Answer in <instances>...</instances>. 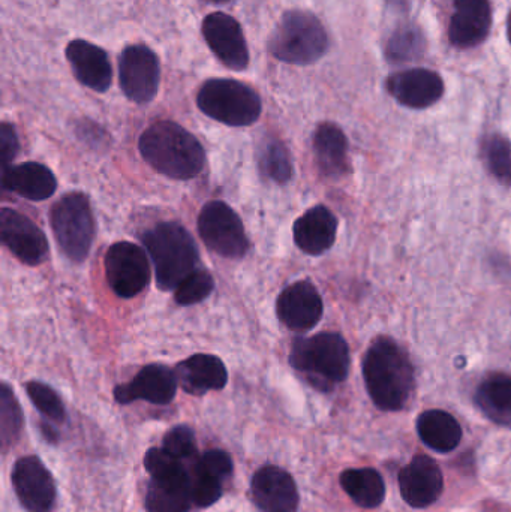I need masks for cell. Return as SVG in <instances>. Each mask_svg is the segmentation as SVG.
Listing matches in <instances>:
<instances>
[{"mask_svg":"<svg viewBox=\"0 0 511 512\" xmlns=\"http://www.w3.org/2000/svg\"><path fill=\"white\" fill-rule=\"evenodd\" d=\"M290 363L318 390H332L347 379L350 348L341 334L320 333L308 339H296L291 346Z\"/></svg>","mask_w":511,"mask_h":512,"instance_id":"4","label":"cell"},{"mask_svg":"<svg viewBox=\"0 0 511 512\" xmlns=\"http://www.w3.org/2000/svg\"><path fill=\"white\" fill-rule=\"evenodd\" d=\"M366 388L383 411H401L414 387V369L404 349L389 337L369 346L363 361Z\"/></svg>","mask_w":511,"mask_h":512,"instance_id":"1","label":"cell"},{"mask_svg":"<svg viewBox=\"0 0 511 512\" xmlns=\"http://www.w3.org/2000/svg\"><path fill=\"white\" fill-rule=\"evenodd\" d=\"M54 239L71 261L83 262L95 239V221L89 198L72 192L60 198L50 213Z\"/></svg>","mask_w":511,"mask_h":512,"instance_id":"7","label":"cell"},{"mask_svg":"<svg viewBox=\"0 0 511 512\" xmlns=\"http://www.w3.org/2000/svg\"><path fill=\"white\" fill-rule=\"evenodd\" d=\"M164 448L177 459H191L197 454L194 432L191 427L177 426L165 435Z\"/></svg>","mask_w":511,"mask_h":512,"instance_id":"38","label":"cell"},{"mask_svg":"<svg viewBox=\"0 0 511 512\" xmlns=\"http://www.w3.org/2000/svg\"><path fill=\"white\" fill-rule=\"evenodd\" d=\"M420 439L437 453L447 454L462 441V427L449 412L426 411L417 420Z\"/></svg>","mask_w":511,"mask_h":512,"instance_id":"25","label":"cell"},{"mask_svg":"<svg viewBox=\"0 0 511 512\" xmlns=\"http://www.w3.org/2000/svg\"><path fill=\"white\" fill-rule=\"evenodd\" d=\"M0 236L3 245L24 264H42L47 259L48 242L41 228L26 215L5 207L0 213Z\"/></svg>","mask_w":511,"mask_h":512,"instance_id":"13","label":"cell"},{"mask_svg":"<svg viewBox=\"0 0 511 512\" xmlns=\"http://www.w3.org/2000/svg\"><path fill=\"white\" fill-rule=\"evenodd\" d=\"M293 233L294 242L300 251L318 256L335 245L338 219L327 207H312L297 219Z\"/></svg>","mask_w":511,"mask_h":512,"instance_id":"21","label":"cell"},{"mask_svg":"<svg viewBox=\"0 0 511 512\" xmlns=\"http://www.w3.org/2000/svg\"><path fill=\"white\" fill-rule=\"evenodd\" d=\"M399 487L410 507L426 508L435 504L444 487L440 466L431 457H414L399 474Z\"/></svg>","mask_w":511,"mask_h":512,"instance_id":"17","label":"cell"},{"mask_svg":"<svg viewBox=\"0 0 511 512\" xmlns=\"http://www.w3.org/2000/svg\"><path fill=\"white\" fill-rule=\"evenodd\" d=\"M492 26L489 0H455L449 38L455 47L470 48L488 38Z\"/></svg>","mask_w":511,"mask_h":512,"instance_id":"19","label":"cell"},{"mask_svg":"<svg viewBox=\"0 0 511 512\" xmlns=\"http://www.w3.org/2000/svg\"><path fill=\"white\" fill-rule=\"evenodd\" d=\"M144 246L155 265L156 283L162 291L177 286L194 273L198 249L188 231L176 222H162L143 237Z\"/></svg>","mask_w":511,"mask_h":512,"instance_id":"3","label":"cell"},{"mask_svg":"<svg viewBox=\"0 0 511 512\" xmlns=\"http://www.w3.org/2000/svg\"><path fill=\"white\" fill-rule=\"evenodd\" d=\"M198 233L210 251L224 258H242L248 252L249 240L242 221L222 201H210L201 209Z\"/></svg>","mask_w":511,"mask_h":512,"instance_id":"8","label":"cell"},{"mask_svg":"<svg viewBox=\"0 0 511 512\" xmlns=\"http://www.w3.org/2000/svg\"><path fill=\"white\" fill-rule=\"evenodd\" d=\"M41 432L42 435H44V438L47 439L48 442H51V444L57 441L56 430H54L53 427L48 426V424L41 423Z\"/></svg>","mask_w":511,"mask_h":512,"instance_id":"40","label":"cell"},{"mask_svg":"<svg viewBox=\"0 0 511 512\" xmlns=\"http://www.w3.org/2000/svg\"><path fill=\"white\" fill-rule=\"evenodd\" d=\"M177 384L179 381L176 372L162 364H149L128 384L117 385L114 399L120 405H128L135 400H146L153 405H168L176 396Z\"/></svg>","mask_w":511,"mask_h":512,"instance_id":"16","label":"cell"},{"mask_svg":"<svg viewBox=\"0 0 511 512\" xmlns=\"http://www.w3.org/2000/svg\"><path fill=\"white\" fill-rule=\"evenodd\" d=\"M66 59L71 65L75 78L83 86L99 93L110 89L113 71H111L107 53L98 45L90 44L83 39H75L66 47Z\"/></svg>","mask_w":511,"mask_h":512,"instance_id":"20","label":"cell"},{"mask_svg":"<svg viewBox=\"0 0 511 512\" xmlns=\"http://www.w3.org/2000/svg\"><path fill=\"white\" fill-rule=\"evenodd\" d=\"M20 144H18L17 132L11 123L3 122L0 125V162L3 168H8L12 165L15 156H17Z\"/></svg>","mask_w":511,"mask_h":512,"instance_id":"39","label":"cell"},{"mask_svg":"<svg viewBox=\"0 0 511 512\" xmlns=\"http://www.w3.org/2000/svg\"><path fill=\"white\" fill-rule=\"evenodd\" d=\"M176 376L183 391L192 396L222 390L228 382L225 364L215 355L207 354L192 355L177 364Z\"/></svg>","mask_w":511,"mask_h":512,"instance_id":"22","label":"cell"},{"mask_svg":"<svg viewBox=\"0 0 511 512\" xmlns=\"http://www.w3.org/2000/svg\"><path fill=\"white\" fill-rule=\"evenodd\" d=\"M423 45H425V41H423L422 33L416 27H404L390 39L387 54L395 62H407L422 53Z\"/></svg>","mask_w":511,"mask_h":512,"instance_id":"35","label":"cell"},{"mask_svg":"<svg viewBox=\"0 0 511 512\" xmlns=\"http://www.w3.org/2000/svg\"><path fill=\"white\" fill-rule=\"evenodd\" d=\"M197 105L210 119L228 126H249L261 116L257 92L228 78L206 81L198 92Z\"/></svg>","mask_w":511,"mask_h":512,"instance_id":"6","label":"cell"},{"mask_svg":"<svg viewBox=\"0 0 511 512\" xmlns=\"http://www.w3.org/2000/svg\"><path fill=\"white\" fill-rule=\"evenodd\" d=\"M507 35H509V41L511 42V12L509 15V23H507Z\"/></svg>","mask_w":511,"mask_h":512,"instance_id":"41","label":"cell"},{"mask_svg":"<svg viewBox=\"0 0 511 512\" xmlns=\"http://www.w3.org/2000/svg\"><path fill=\"white\" fill-rule=\"evenodd\" d=\"M23 429V414L14 391L3 382L0 387V439L3 450L17 442Z\"/></svg>","mask_w":511,"mask_h":512,"instance_id":"29","label":"cell"},{"mask_svg":"<svg viewBox=\"0 0 511 512\" xmlns=\"http://www.w3.org/2000/svg\"><path fill=\"white\" fill-rule=\"evenodd\" d=\"M119 80L126 98L137 104L152 101L161 80L158 56L146 45H129L120 54Z\"/></svg>","mask_w":511,"mask_h":512,"instance_id":"10","label":"cell"},{"mask_svg":"<svg viewBox=\"0 0 511 512\" xmlns=\"http://www.w3.org/2000/svg\"><path fill=\"white\" fill-rule=\"evenodd\" d=\"M486 165L501 183L511 185V144L501 135H492L483 144Z\"/></svg>","mask_w":511,"mask_h":512,"instance_id":"30","label":"cell"},{"mask_svg":"<svg viewBox=\"0 0 511 512\" xmlns=\"http://www.w3.org/2000/svg\"><path fill=\"white\" fill-rule=\"evenodd\" d=\"M252 501L263 512H297L299 490L293 477L279 466H263L251 481Z\"/></svg>","mask_w":511,"mask_h":512,"instance_id":"15","label":"cell"},{"mask_svg":"<svg viewBox=\"0 0 511 512\" xmlns=\"http://www.w3.org/2000/svg\"><path fill=\"white\" fill-rule=\"evenodd\" d=\"M194 472L209 475L224 483L233 474V460L230 454L221 450L207 451L195 459Z\"/></svg>","mask_w":511,"mask_h":512,"instance_id":"36","label":"cell"},{"mask_svg":"<svg viewBox=\"0 0 511 512\" xmlns=\"http://www.w3.org/2000/svg\"><path fill=\"white\" fill-rule=\"evenodd\" d=\"M204 41L212 53L233 71H245L249 65V51L239 21L224 12H213L204 18Z\"/></svg>","mask_w":511,"mask_h":512,"instance_id":"12","label":"cell"},{"mask_svg":"<svg viewBox=\"0 0 511 512\" xmlns=\"http://www.w3.org/2000/svg\"><path fill=\"white\" fill-rule=\"evenodd\" d=\"M390 95L408 108L431 107L444 93L443 78L431 69H408L389 78Z\"/></svg>","mask_w":511,"mask_h":512,"instance_id":"18","label":"cell"},{"mask_svg":"<svg viewBox=\"0 0 511 512\" xmlns=\"http://www.w3.org/2000/svg\"><path fill=\"white\" fill-rule=\"evenodd\" d=\"M144 468L155 480L179 478L188 474L182 460L168 453L165 448H152L144 456Z\"/></svg>","mask_w":511,"mask_h":512,"instance_id":"34","label":"cell"},{"mask_svg":"<svg viewBox=\"0 0 511 512\" xmlns=\"http://www.w3.org/2000/svg\"><path fill=\"white\" fill-rule=\"evenodd\" d=\"M138 149L153 170L174 180L194 179L203 170L206 159L200 141L168 120L149 126L141 134Z\"/></svg>","mask_w":511,"mask_h":512,"instance_id":"2","label":"cell"},{"mask_svg":"<svg viewBox=\"0 0 511 512\" xmlns=\"http://www.w3.org/2000/svg\"><path fill=\"white\" fill-rule=\"evenodd\" d=\"M27 396L32 400L35 408L41 412L44 417L50 420L63 423L66 418L65 406L62 400L57 396L56 391L48 385L38 381H30L26 384Z\"/></svg>","mask_w":511,"mask_h":512,"instance_id":"32","label":"cell"},{"mask_svg":"<svg viewBox=\"0 0 511 512\" xmlns=\"http://www.w3.org/2000/svg\"><path fill=\"white\" fill-rule=\"evenodd\" d=\"M215 288L212 276L206 270H195L189 274L174 292V300L180 306H191L209 297Z\"/></svg>","mask_w":511,"mask_h":512,"instance_id":"33","label":"cell"},{"mask_svg":"<svg viewBox=\"0 0 511 512\" xmlns=\"http://www.w3.org/2000/svg\"><path fill=\"white\" fill-rule=\"evenodd\" d=\"M191 495L192 502L197 507H212L213 504H216L221 499L222 481L209 477V475L198 474V472L192 471Z\"/></svg>","mask_w":511,"mask_h":512,"instance_id":"37","label":"cell"},{"mask_svg":"<svg viewBox=\"0 0 511 512\" xmlns=\"http://www.w3.org/2000/svg\"><path fill=\"white\" fill-rule=\"evenodd\" d=\"M314 152L321 173L329 177L344 176L350 171L348 141L339 126L321 123L314 135Z\"/></svg>","mask_w":511,"mask_h":512,"instance_id":"24","label":"cell"},{"mask_svg":"<svg viewBox=\"0 0 511 512\" xmlns=\"http://www.w3.org/2000/svg\"><path fill=\"white\" fill-rule=\"evenodd\" d=\"M104 264L108 285L120 298L135 297L149 283V261L143 249L134 243H114L105 255Z\"/></svg>","mask_w":511,"mask_h":512,"instance_id":"9","label":"cell"},{"mask_svg":"<svg viewBox=\"0 0 511 512\" xmlns=\"http://www.w3.org/2000/svg\"><path fill=\"white\" fill-rule=\"evenodd\" d=\"M207 2H210V3H227V2H231V0H207Z\"/></svg>","mask_w":511,"mask_h":512,"instance_id":"42","label":"cell"},{"mask_svg":"<svg viewBox=\"0 0 511 512\" xmlns=\"http://www.w3.org/2000/svg\"><path fill=\"white\" fill-rule=\"evenodd\" d=\"M341 486L359 507H380L386 498L383 478L375 469H348L341 475Z\"/></svg>","mask_w":511,"mask_h":512,"instance_id":"28","label":"cell"},{"mask_svg":"<svg viewBox=\"0 0 511 512\" xmlns=\"http://www.w3.org/2000/svg\"><path fill=\"white\" fill-rule=\"evenodd\" d=\"M12 486L27 512H51L56 504L53 475L36 456L21 457L12 469Z\"/></svg>","mask_w":511,"mask_h":512,"instance_id":"11","label":"cell"},{"mask_svg":"<svg viewBox=\"0 0 511 512\" xmlns=\"http://www.w3.org/2000/svg\"><path fill=\"white\" fill-rule=\"evenodd\" d=\"M261 168L273 182L287 183L293 176V164L287 147L279 141H270L261 153Z\"/></svg>","mask_w":511,"mask_h":512,"instance_id":"31","label":"cell"},{"mask_svg":"<svg viewBox=\"0 0 511 512\" xmlns=\"http://www.w3.org/2000/svg\"><path fill=\"white\" fill-rule=\"evenodd\" d=\"M147 512H189L192 502L191 474L179 478H164L149 484L146 493Z\"/></svg>","mask_w":511,"mask_h":512,"instance_id":"26","label":"cell"},{"mask_svg":"<svg viewBox=\"0 0 511 512\" xmlns=\"http://www.w3.org/2000/svg\"><path fill=\"white\" fill-rule=\"evenodd\" d=\"M2 186L5 191L20 195L26 200L44 201L56 192L57 180L45 165L24 162L3 168Z\"/></svg>","mask_w":511,"mask_h":512,"instance_id":"23","label":"cell"},{"mask_svg":"<svg viewBox=\"0 0 511 512\" xmlns=\"http://www.w3.org/2000/svg\"><path fill=\"white\" fill-rule=\"evenodd\" d=\"M327 47L326 29L314 14L306 11L285 12L269 41V51L275 59L297 66L318 62Z\"/></svg>","mask_w":511,"mask_h":512,"instance_id":"5","label":"cell"},{"mask_svg":"<svg viewBox=\"0 0 511 512\" xmlns=\"http://www.w3.org/2000/svg\"><path fill=\"white\" fill-rule=\"evenodd\" d=\"M476 403L489 420L511 427V376H488L477 388Z\"/></svg>","mask_w":511,"mask_h":512,"instance_id":"27","label":"cell"},{"mask_svg":"<svg viewBox=\"0 0 511 512\" xmlns=\"http://www.w3.org/2000/svg\"><path fill=\"white\" fill-rule=\"evenodd\" d=\"M323 298L308 280L287 286L276 301V312L285 327L293 331L312 330L323 316Z\"/></svg>","mask_w":511,"mask_h":512,"instance_id":"14","label":"cell"}]
</instances>
